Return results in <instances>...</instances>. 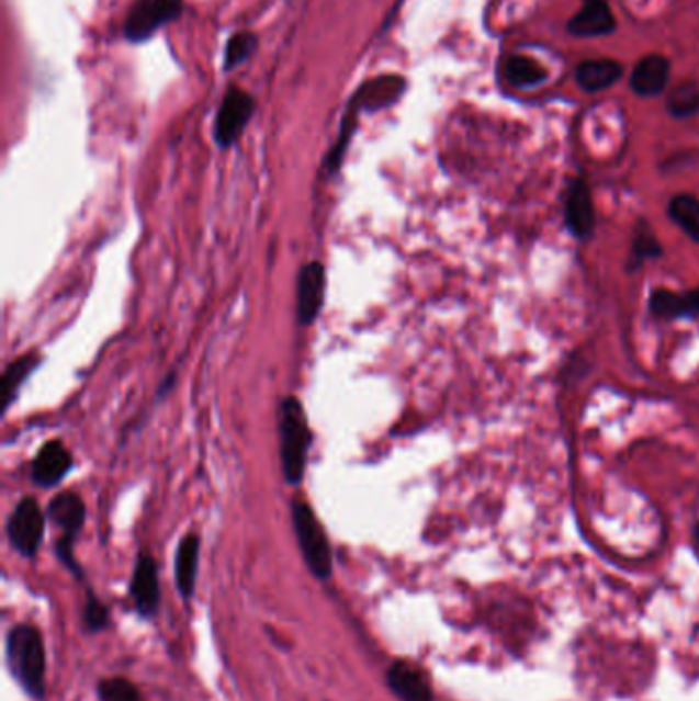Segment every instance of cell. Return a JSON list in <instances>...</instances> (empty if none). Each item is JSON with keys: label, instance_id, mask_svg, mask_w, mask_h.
<instances>
[{"label": "cell", "instance_id": "44dd1931", "mask_svg": "<svg viewBox=\"0 0 699 701\" xmlns=\"http://www.w3.org/2000/svg\"><path fill=\"white\" fill-rule=\"evenodd\" d=\"M667 110L677 120H687L699 113V87L696 82H684L675 87L667 97Z\"/></svg>", "mask_w": 699, "mask_h": 701}, {"label": "cell", "instance_id": "6da1fadb", "mask_svg": "<svg viewBox=\"0 0 699 701\" xmlns=\"http://www.w3.org/2000/svg\"><path fill=\"white\" fill-rule=\"evenodd\" d=\"M7 667L19 687L35 701L46 700V642L33 623H16L4 640Z\"/></svg>", "mask_w": 699, "mask_h": 701}, {"label": "cell", "instance_id": "d4e9b609", "mask_svg": "<svg viewBox=\"0 0 699 701\" xmlns=\"http://www.w3.org/2000/svg\"><path fill=\"white\" fill-rule=\"evenodd\" d=\"M257 44L259 39L255 33L240 32L233 35L224 54V70H233L238 64L249 60L252 52L257 49Z\"/></svg>", "mask_w": 699, "mask_h": 701}, {"label": "cell", "instance_id": "8992f818", "mask_svg": "<svg viewBox=\"0 0 699 701\" xmlns=\"http://www.w3.org/2000/svg\"><path fill=\"white\" fill-rule=\"evenodd\" d=\"M181 13L183 0H136L125 16L124 35L129 42L140 44Z\"/></svg>", "mask_w": 699, "mask_h": 701}, {"label": "cell", "instance_id": "484cf974", "mask_svg": "<svg viewBox=\"0 0 699 701\" xmlns=\"http://www.w3.org/2000/svg\"><path fill=\"white\" fill-rule=\"evenodd\" d=\"M696 540H698V544H699V523L698 525H696Z\"/></svg>", "mask_w": 699, "mask_h": 701}, {"label": "cell", "instance_id": "3957f363", "mask_svg": "<svg viewBox=\"0 0 699 701\" xmlns=\"http://www.w3.org/2000/svg\"><path fill=\"white\" fill-rule=\"evenodd\" d=\"M292 525H294L300 554L306 562L312 577L328 580L332 577V568H335L332 545L328 540L325 525L320 523L318 515L306 500H292Z\"/></svg>", "mask_w": 699, "mask_h": 701}, {"label": "cell", "instance_id": "7402d4cb", "mask_svg": "<svg viewBox=\"0 0 699 701\" xmlns=\"http://www.w3.org/2000/svg\"><path fill=\"white\" fill-rule=\"evenodd\" d=\"M663 257V245L658 242V238L654 236L653 230L646 224L638 226L634 234V245H632V255H630V271H638L651 259Z\"/></svg>", "mask_w": 699, "mask_h": 701}, {"label": "cell", "instance_id": "ffe728a7", "mask_svg": "<svg viewBox=\"0 0 699 701\" xmlns=\"http://www.w3.org/2000/svg\"><path fill=\"white\" fill-rule=\"evenodd\" d=\"M668 216L691 240L699 242V200L681 193L668 202Z\"/></svg>", "mask_w": 699, "mask_h": 701}, {"label": "cell", "instance_id": "7c38bea8", "mask_svg": "<svg viewBox=\"0 0 699 701\" xmlns=\"http://www.w3.org/2000/svg\"><path fill=\"white\" fill-rule=\"evenodd\" d=\"M564 218H566L568 230L575 234L578 240H585L595 233V226H597L595 205H593V197H590L589 183L583 177L571 181V185H568L566 203H564Z\"/></svg>", "mask_w": 699, "mask_h": 701}, {"label": "cell", "instance_id": "5bb4252c", "mask_svg": "<svg viewBox=\"0 0 699 701\" xmlns=\"http://www.w3.org/2000/svg\"><path fill=\"white\" fill-rule=\"evenodd\" d=\"M649 310L654 318H661V320L696 318L699 316V290H691V292L654 290L649 299Z\"/></svg>", "mask_w": 699, "mask_h": 701}, {"label": "cell", "instance_id": "ac0fdd59", "mask_svg": "<svg viewBox=\"0 0 699 701\" xmlns=\"http://www.w3.org/2000/svg\"><path fill=\"white\" fill-rule=\"evenodd\" d=\"M622 64L616 60H585L578 64L576 68V82L580 89L597 93V91H606L611 84H616L622 78Z\"/></svg>", "mask_w": 699, "mask_h": 701}, {"label": "cell", "instance_id": "d6986e66", "mask_svg": "<svg viewBox=\"0 0 699 701\" xmlns=\"http://www.w3.org/2000/svg\"><path fill=\"white\" fill-rule=\"evenodd\" d=\"M503 72H505V78L515 87H519V89L535 87V84L544 82L545 77H548V70L542 64L531 60L528 56H517V54L505 58Z\"/></svg>", "mask_w": 699, "mask_h": 701}, {"label": "cell", "instance_id": "9c48e42d", "mask_svg": "<svg viewBox=\"0 0 699 701\" xmlns=\"http://www.w3.org/2000/svg\"><path fill=\"white\" fill-rule=\"evenodd\" d=\"M129 597L142 620H153L160 608V583L155 556L142 550L129 580Z\"/></svg>", "mask_w": 699, "mask_h": 701}, {"label": "cell", "instance_id": "277c9868", "mask_svg": "<svg viewBox=\"0 0 699 701\" xmlns=\"http://www.w3.org/2000/svg\"><path fill=\"white\" fill-rule=\"evenodd\" d=\"M46 515L49 523L60 531V538L56 540V547H54L58 561L63 562L64 568L72 577L84 583V570L75 556V542H77L78 533L82 531L84 521H87L84 500L80 499L77 493L66 490L49 500Z\"/></svg>", "mask_w": 699, "mask_h": 701}, {"label": "cell", "instance_id": "8fae6325", "mask_svg": "<svg viewBox=\"0 0 699 701\" xmlns=\"http://www.w3.org/2000/svg\"><path fill=\"white\" fill-rule=\"evenodd\" d=\"M75 466V455L64 445L60 439H52L42 445V450L33 457L32 480L49 488L63 483L68 472Z\"/></svg>", "mask_w": 699, "mask_h": 701}, {"label": "cell", "instance_id": "7a4b0ae2", "mask_svg": "<svg viewBox=\"0 0 699 701\" xmlns=\"http://www.w3.org/2000/svg\"><path fill=\"white\" fill-rule=\"evenodd\" d=\"M280 460L283 478L300 486L306 474L312 433L306 408L297 396H285L280 403Z\"/></svg>", "mask_w": 699, "mask_h": 701}, {"label": "cell", "instance_id": "e0dca14e", "mask_svg": "<svg viewBox=\"0 0 699 701\" xmlns=\"http://www.w3.org/2000/svg\"><path fill=\"white\" fill-rule=\"evenodd\" d=\"M42 355L37 351H27L23 355L13 359L4 374L0 377V403H2V415L13 406L19 396V389L27 382V377L40 368Z\"/></svg>", "mask_w": 699, "mask_h": 701}, {"label": "cell", "instance_id": "9a60e30c", "mask_svg": "<svg viewBox=\"0 0 699 701\" xmlns=\"http://www.w3.org/2000/svg\"><path fill=\"white\" fill-rule=\"evenodd\" d=\"M566 30L576 37H599L616 30V19L606 0H585L583 9L568 21Z\"/></svg>", "mask_w": 699, "mask_h": 701}, {"label": "cell", "instance_id": "52a82bcc", "mask_svg": "<svg viewBox=\"0 0 699 701\" xmlns=\"http://www.w3.org/2000/svg\"><path fill=\"white\" fill-rule=\"evenodd\" d=\"M327 269L320 261H311L295 278V320L300 327H311L325 308Z\"/></svg>", "mask_w": 699, "mask_h": 701}, {"label": "cell", "instance_id": "cb8c5ba5", "mask_svg": "<svg viewBox=\"0 0 699 701\" xmlns=\"http://www.w3.org/2000/svg\"><path fill=\"white\" fill-rule=\"evenodd\" d=\"M99 701H144L140 689L125 677H108L97 683Z\"/></svg>", "mask_w": 699, "mask_h": 701}, {"label": "cell", "instance_id": "30bf717a", "mask_svg": "<svg viewBox=\"0 0 699 701\" xmlns=\"http://www.w3.org/2000/svg\"><path fill=\"white\" fill-rule=\"evenodd\" d=\"M386 686L401 701H433L429 675L419 665L398 658L386 670Z\"/></svg>", "mask_w": 699, "mask_h": 701}, {"label": "cell", "instance_id": "4fadbf2b", "mask_svg": "<svg viewBox=\"0 0 699 701\" xmlns=\"http://www.w3.org/2000/svg\"><path fill=\"white\" fill-rule=\"evenodd\" d=\"M200 552H202V540L198 533H187L174 552V585L185 603L193 599V592H195Z\"/></svg>", "mask_w": 699, "mask_h": 701}, {"label": "cell", "instance_id": "2e32d148", "mask_svg": "<svg viewBox=\"0 0 699 701\" xmlns=\"http://www.w3.org/2000/svg\"><path fill=\"white\" fill-rule=\"evenodd\" d=\"M670 77V64L665 56H644L632 70L630 87L640 97H656L663 93Z\"/></svg>", "mask_w": 699, "mask_h": 701}, {"label": "cell", "instance_id": "ba28073f", "mask_svg": "<svg viewBox=\"0 0 699 701\" xmlns=\"http://www.w3.org/2000/svg\"><path fill=\"white\" fill-rule=\"evenodd\" d=\"M252 113H255V99L247 91L230 87L219 103L216 124H214V140L222 150L234 146L243 136Z\"/></svg>", "mask_w": 699, "mask_h": 701}, {"label": "cell", "instance_id": "5b68a950", "mask_svg": "<svg viewBox=\"0 0 699 701\" xmlns=\"http://www.w3.org/2000/svg\"><path fill=\"white\" fill-rule=\"evenodd\" d=\"M46 519L47 515L33 497L16 502L13 513L7 519V538L16 554L23 558L37 556L46 535Z\"/></svg>", "mask_w": 699, "mask_h": 701}, {"label": "cell", "instance_id": "603a6c76", "mask_svg": "<svg viewBox=\"0 0 699 701\" xmlns=\"http://www.w3.org/2000/svg\"><path fill=\"white\" fill-rule=\"evenodd\" d=\"M111 625L110 609L94 595L91 587L84 589L82 601V627L87 634H101Z\"/></svg>", "mask_w": 699, "mask_h": 701}]
</instances>
